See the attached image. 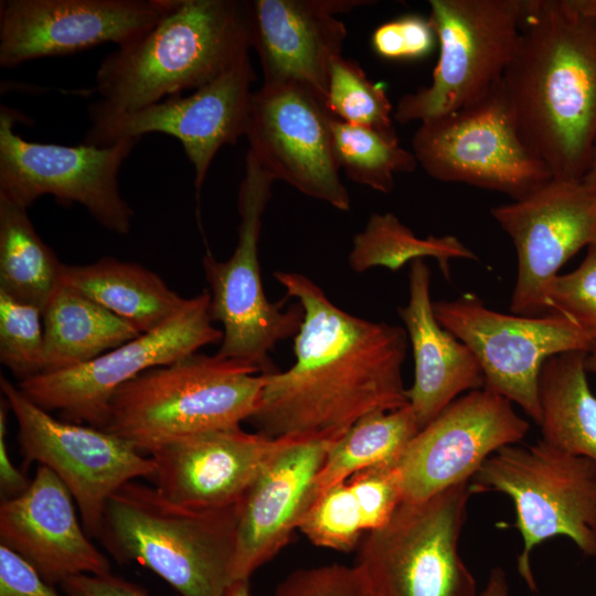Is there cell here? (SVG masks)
<instances>
[{"label": "cell", "instance_id": "obj_19", "mask_svg": "<svg viewBox=\"0 0 596 596\" xmlns=\"http://www.w3.org/2000/svg\"><path fill=\"white\" fill-rule=\"evenodd\" d=\"M170 4L171 0H2L0 66L110 42L125 46L152 29Z\"/></svg>", "mask_w": 596, "mask_h": 596}, {"label": "cell", "instance_id": "obj_28", "mask_svg": "<svg viewBox=\"0 0 596 596\" xmlns=\"http://www.w3.org/2000/svg\"><path fill=\"white\" fill-rule=\"evenodd\" d=\"M62 266L28 209L0 196V290L44 311L61 285Z\"/></svg>", "mask_w": 596, "mask_h": 596}, {"label": "cell", "instance_id": "obj_44", "mask_svg": "<svg viewBox=\"0 0 596 596\" xmlns=\"http://www.w3.org/2000/svg\"><path fill=\"white\" fill-rule=\"evenodd\" d=\"M583 179L588 182L596 183V152Z\"/></svg>", "mask_w": 596, "mask_h": 596}, {"label": "cell", "instance_id": "obj_2", "mask_svg": "<svg viewBox=\"0 0 596 596\" xmlns=\"http://www.w3.org/2000/svg\"><path fill=\"white\" fill-rule=\"evenodd\" d=\"M503 84L552 178L583 179L596 152V0H528Z\"/></svg>", "mask_w": 596, "mask_h": 596}, {"label": "cell", "instance_id": "obj_12", "mask_svg": "<svg viewBox=\"0 0 596 596\" xmlns=\"http://www.w3.org/2000/svg\"><path fill=\"white\" fill-rule=\"evenodd\" d=\"M223 330L211 317L207 290L157 329L142 333L96 359L58 372L42 373L18 382L35 405L61 419L105 429L116 391L150 369L177 362L199 349L221 343Z\"/></svg>", "mask_w": 596, "mask_h": 596}, {"label": "cell", "instance_id": "obj_15", "mask_svg": "<svg viewBox=\"0 0 596 596\" xmlns=\"http://www.w3.org/2000/svg\"><path fill=\"white\" fill-rule=\"evenodd\" d=\"M491 214L517 252L510 311L547 312L551 280L578 251L596 244V183L552 178L526 196L492 207Z\"/></svg>", "mask_w": 596, "mask_h": 596}, {"label": "cell", "instance_id": "obj_36", "mask_svg": "<svg viewBox=\"0 0 596 596\" xmlns=\"http://www.w3.org/2000/svg\"><path fill=\"white\" fill-rule=\"evenodd\" d=\"M275 596H377L353 566L329 564L289 574Z\"/></svg>", "mask_w": 596, "mask_h": 596}, {"label": "cell", "instance_id": "obj_30", "mask_svg": "<svg viewBox=\"0 0 596 596\" xmlns=\"http://www.w3.org/2000/svg\"><path fill=\"white\" fill-rule=\"evenodd\" d=\"M424 257L437 259L447 279H450V259H478L476 253L456 236L428 235L421 238L397 216L387 212L371 215L364 230L354 236L348 262L356 273L373 267L397 272L408 262Z\"/></svg>", "mask_w": 596, "mask_h": 596}, {"label": "cell", "instance_id": "obj_14", "mask_svg": "<svg viewBox=\"0 0 596 596\" xmlns=\"http://www.w3.org/2000/svg\"><path fill=\"white\" fill-rule=\"evenodd\" d=\"M0 387L17 419L25 461L45 466L60 478L76 503L86 533L98 539L110 497L129 481L151 479L152 458L110 432L55 418L3 375Z\"/></svg>", "mask_w": 596, "mask_h": 596}, {"label": "cell", "instance_id": "obj_24", "mask_svg": "<svg viewBox=\"0 0 596 596\" xmlns=\"http://www.w3.org/2000/svg\"><path fill=\"white\" fill-rule=\"evenodd\" d=\"M398 313L415 362L408 405L422 429L459 394L482 389L485 377L471 350L437 321L430 299V272L423 259L411 263L409 299Z\"/></svg>", "mask_w": 596, "mask_h": 596}, {"label": "cell", "instance_id": "obj_11", "mask_svg": "<svg viewBox=\"0 0 596 596\" xmlns=\"http://www.w3.org/2000/svg\"><path fill=\"white\" fill-rule=\"evenodd\" d=\"M18 118L1 105L0 196L28 209L50 194L66 206L81 204L103 227L127 235L134 210L120 194L118 175L139 139L102 147L34 142L14 131Z\"/></svg>", "mask_w": 596, "mask_h": 596}, {"label": "cell", "instance_id": "obj_38", "mask_svg": "<svg viewBox=\"0 0 596 596\" xmlns=\"http://www.w3.org/2000/svg\"><path fill=\"white\" fill-rule=\"evenodd\" d=\"M436 42L437 36L429 20L417 14L387 21L376 28L372 35L374 52L386 60L424 58L434 50Z\"/></svg>", "mask_w": 596, "mask_h": 596}, {"label": "cell", "instance_id": "obj_39", "mask_svg": "<svg viewBox=\"0 0 596 596\" xmlns=\"http://www.w3.org/2000/svg\"><path fill=\"white\" fill-rule=\"evenodd\" d=\"M0 596H62L23 557L0 544Z\"/></svg>", "mask_w": 596, "mask_h": 596}, {"label": "cell", "instance_id": "obj_8", "mask_svg": "<svg viewBox=\"0 0 596 596\" xmlns=\"http://www.w3.org/2000/svg\"><path fill=\"white\" fill-rule=\"evenodd\" d=\"M429 8L439 57L430 84L398 100L400 124L450 114L499 84L517 53L528 0H430Z\"/></svg>", "mask_w": 596, "mask_h": 596}, {"label": "cell", "instance_id": "obj_9", "mask_svg": "<svg viewBox=\"0 0 596 596\" xmlns=\"http://www.w3.org/2000/svg\"><path fill=\"white\" fill-rule=\"evenodd\" d=\"M276 180L247 151L245 171L237 196L238 240L231 257H203L211 294V317L223 326L217 355L259 368L277 370L268 353L276 343L295 337L304 320L302 307L283 309L284 300L270 302L264 291L258 262L262 217Z\"/></svg>", "mask_w": 596, "mask_h": 596}, {"label": "cell", "instance_id": "obj_10", "mask_svg": "<svg viewBox=\"0 0 596 596\" xmlns=\"http://www.w3.org/2000/svg\"><path fill=\"white\" fill-rule=\"evenodd\" d=\"M412 152L425 172L520 200L552 174L519 131L503 79L475 103L422 121Z\"/></svg>", "mask_w": 596, "mask_h": 596}, {"label": "cell", "instance_id": "obj_17", "mask_svg": "<svg viewBox=\"0 0 596 596\" xmlns=\"http://www.w3.org/2000/svg\"><path fill=\"white\" fill-rule=\"evenodd\" d=\"M331 117L304 88L263 84L252 95L245 136L248 152L275 180L348 211L350 195L339 175Z\"/></svg>", "mask_w": 596, "mask_h": 596}, {"label": "cell", "instance_id": "obj_22", "mask_svg": "<svg viewBox=\"0 0 596 596\" xmlns=\"http://www.w3.org/2000/svg\"><path fill=\"white\" fill-rule=\"evenodd\" d=\"M74 502L60 478L38 465L28 489L0 504V544L52 585L81 574L111 572L109 560L78 521Z\"/></svg>", "mask_w": 596, "mask_h": 596}, {"label": "cell", "instance_id": "obj_41", "mask_svg": "<svg viewBox=\"0 0 596 596\" xmlns=\"http://www.w3.org/2000/svg\"><path fill=\"white\" fill-rule=\"evenodd\" d=\"M9 405L2 397L0 404V488L4 499L23 493L30 481L12 462L7 446V417Z\"/></svg>", "mask_w": 596, "mask_h": 596}, {"label": "cell", "instance_id": "obj_37", "mask_svg": "<svg viewBox=\"0 0 596 596\" xmlns=\"http://www.w3.org/2000/svg\"><path fill=\"white\" fill-rule=\"evenodd\" d=\"M348 482L360 504L366 533L384 525L402 502L395 464L356 472Z\"/></svg>", "mask_w": 596, "mask_h": 596}, {"label": "cell", "instance_id": "obj_7", "mask_svg": "<svg viewBox=\"0 0 596 596\" xmlns=\"http://www.w3.org/2000/svg\"><path fill=\"white\" fill-rule=\"evenodd\" d=\"M471 493L465 481L423 501H402L363 536L354 566L377 596H476L458 551Z\"/></svg>", "mask_w": 596, "mask_h": 596}, {"label": "cell", "instance_id": "obj_29", "mask_svg": "<svg viewBox=\"0 0 596 596\" xmlns=\"http://www.w3.org/2000/svg\"><path fill=\"white\" fill-rule=\"evenodd\" d=\"M419 430L409 405L360 418L330 443L317 476V496L356 472L396 464Z\"/></svg>", "mask_w": 596, "mask_h": 596}, {"label": "cell", "instance_id": "obj_23", "mask_svg": "<svg viewBox=\"0 0 596 596\" xmlns=\"http://www.w3.org/2000/svg\"><path fill=\"white\" fill-rule=\"evenodd\" d=\"M331 441L291 439L255 479L241 501L233 581L249 579L299 529Z\"/></svg>", "mask_w": 596, "mask_h": 596}, {"label": "cell", "instance_id": "obj_43", "mask_svg": "<svg viewBox=\"0 0 596 596\" xmlns=\"http://www.w3.org/2000/svg\"><path fill=\"white\" fill-rule=\"evenodd\" d=\"M249 579H234L232 581L223 596H254L249 589Z\"/></svg>", "mask_w": 596, "mask_h": 596}, {"label": "cell", "instance_id": "obj_35", "mask_svg": "<svg viewBox=\"0 0 596 596\" xmlns=\"http://www.w3.org/2000/svg\"><path fill=\"white\" fill-rule=\"evenodd\" d=\"M545 298L547 311L566 315L596 342V244L577 268L551 280Z\"/></svg>", "mask_w": 596, "mask_h": 596}, {"label": "cell", "instance_id": "obj_26", "mask_svg": "<svg viewBox=\"0 0 596 596\" xmlns=\"http://www.w3.org/2000/svg\"><path fill=\"white\" fill-rule=\"evenodd\" d=\"M44 372L87 363L141 333L129 322L62 284L43 311Z\"/></svg>", "mask_w": 596, "mask_h": 596}, {"label": "cell", "instance_id": "obj_5", "mask_svg": "<svg viewBox=\"0 0 596 596\" xmlns=\"http://www.w3.org/2000/svg\"><path fill=\"white\" fill-rule=\"evenodd\" d=\"M264 383L255 365L194 353L120 386L105 430L149 456L175 439L248 421Z\"/></svg>", "mask_w": 596, "mask_h": 596}, {"label": "cell", "instance_id": "obj_18", "mask_svg": "<svg viewBox=\"0 0 596 596\" xmlns=\"http://www.w3.org/2000/svg\"><path fill=\"white\" fill-rule=\"evenodd\" d=\"M255 73L249 54L188 96L174 95L141 109L92 123L83 143L108 146L160 132L178 139L200 191L217 151L245 136Z\"/></svg>", "mask_w": 596, "mask_h": 596}, {"label": "cell", "instance_id": "obj_33", "mask_svg": "<svg viewBox=\"0 0 596 596\" xmlns=\"http://www.w3.org/2000/svg\"><path fill=\"white\" fill-rule=\"evenodd\" d=\"M0 361L19 382L44 372L43 311L1 290Z\"/></svg>", "mask_w": 596, "mask_h": 596}, {"label": "cell", "instance_id": "obj_25", "mask_svg": "<svg viewBox=\"0 0 596 596\" xmlns=\"http://www.w3.org/2000/svg\"><path fill=\"white\" fill-rule=\"evenodd\" d=\"M61 284L132 324L141 334L179 315L190 302L145 266L107 256L85 265L63 264Z\"/></svg>", "mask_w": 596, "mask_h": 596}, {"label": "cell", "instance_id": "obj_31", "mask_svg": "<svg viewBox=\"0 0 596 596\" xmlns=\"http://www.w3.org/2000/svg\"><path fill=\"white\" fill-rule=\"evenodd\" d=\"M330 131L339 168L353 182L375 191L390 193L394 175L413 172L418 164L414 153L398 143L397 136L333 117Z\"/></svg>", "mask_w": 596, "mask_h": 596}, {"label": "cell", "instance_id": "obj_42", "mask_svg": "<svg viewBox=\"0 0 596 596\" xmlns=\"http://www.w3.org/2000/svg\"><path fill=\"white\" fill-rule=\"evenodd\" d=\"M480 596H509V587L505 573L502 568L492 570L487 586Z\"/></svg>", "mask_w": 596, "mask_h": 596}, {"label": "cell", "instance_id": "obj_34", "mask_svg": "<svg viewBox=\"0 0 596 596\" xmlns=\"http://www.w3.org/2000/svg\"><path fill=\"white\" fill-rule=\"evenodd\" d=\"M299 530L317 546L340 552L359 546L366 531L360 504L348 480L315 498Z\"/></svg>", "mask_w": 596, "mask_h": 596}, {"label": "cell", "instance_id": "obj_16", "mask_svg": "<svg viewBox=\"0 0 596 596\" xmlns=\"http://www.w3.org/2000/svg\"><path fill=\"white\" fill-rule=\"evenodd\" d=\"M530 429L512 403L485 387L456 398L408 443L395 464L402 501H423L469 481L500 448Z\"/></svg>", "mask_w": 596, "mask_h": 596}, {"label": "cell", "instance_id": "obj_6", "mask_svg": "<svg viewBox=\"0 0 596 596\" xmlns=\"http://www.w3.org/2000/svg\"><path fill=\"white\" fill-rule=\"evenodd\" d=\"M471 492L498 491L511 498L523 550L518 572L532 592V550L543 541L566 536L587 556H596V461L561 450L545 440L508 445L481 465Z\"/></svg>", "mask_w": 596, "mask_h": 596}, {"label": "cell", "instance_id": "obj_40", "mask_svg": "<svg viewBox=\"0 0 596 596\" xmlns=\"http://www.w3.org/2000/svg\"><path fill=\"white\" fill-rule=\"evenodd\" d=\"M67 596H150L141 587L114 574H81L62 585Z\"/></svg>", "mask_w": 596, "mask_h": 596}, {"label": "cell", "instance_id": "obj_32", "mask_svg": "<svg viewBox=\"0 0 596 596\" xmlns=\"http://www.w3.org/2000/svg\"><path fill=\"white\" fill-rule=\"evenodd\" d=\"M324 107L341 121L397 136L393 107L383 86L372 82L356 62L342 55L330 66Z\"/></svg>", "mask_w": 596, "mask_h": 596}, {"label": "cell", "instance_id": "obj_1", "mask_svg": "<svg viewBox=\"0 0 596 596\" xmlns=\"http://www.w3.org/2000/svg\"><path fill=\"white\" fill-rule=\"evenodd\" d=\"M276 280L304 310L294 337L295 364L263 373L248 422L269 438L334 440L360 418L408 405L402 379L407 332L337 307L309 277L276 270Z\"/></svg>", "mask_w": 596, "mask_h": 596}, {"label": "cell", "instance_id": "obj_3", "mask_svg": "<svg viewBox=\"0 0 596 596\" xmlns=\"http://www.w3.org/2000/svg\"><path fill=\"white\" fill-rule=\"evenodd\" d=\"M248 1L171 0L158 23L98 65L91 123L214 81L249 54Z\"/></svg>", "mask_w": 596, "mask_h": 596}, {"label": "cell", "instance_id": "obj_21", "mask_svg": "<svg viewBox=\"0 0 596 596\" xmlns=\"http://www.w3.org/2000/svg\"><path fill=\"white\" fill-rule=\"evenodd\" d=\"M366 0L248 1L251 43L264 84L294 85L323 105L332 62L341 56L347 36L337 13L350 12Z\"/></svg>", "mask_w": 596, "mask_h": 596}, {"label": "cell", "instance_id": "obj_13", "mask_svg": "<svg viewBox=\"0 0 596 596\" xmlns=\"http://www.w3.org/2000/svg\"><path fill=\"white\" fill-rule=\"evenodd\" d=\"M439 324L464 342L478 360L483 387L517 403L540 425L539 377L551 356L590 352L592 340L558 311L539 316L507 315L487 308L473 295L433 302Z\"/></svg>", "mask_w": 596, "mask_h": 596}, {"label": "cell", "instance_id": "obj_45", "mask_svg": "<svg viewBox=\"0 0 596 596\" xmlns=\"http://www.w3.org/2000/svg\"><path fill=\"white\" fill-rule=\"evenodd\" d=\"M586 370L596 373V348L587 354Z\"/></svg>", "mask_w": 596, "mask_h": 596}, {"label": "cell", "instance_id": "obj_27", "mask_svg": "<svg viewBox=\"0 0 596 596\" xmlns=\"http://www.w3.org/2000/svg\"><path fill=\"white\" fill-rule=\"evenodd\" d=\"M589 352L568 351L549 358L539 377L543 440L596 461V394L587 382Z\"/></svg>", "mask_w": 596, "mask_h": 596}, {"label": "cell", "instance_id": "obj_4", "mask_svg": "<svg viewBox=\"0 0 596 596\" xmlns=\"http://www.w3.org/2000/svg\"><path fill=\"white\" fill-rule=\"evenodd\" d=\"M240 507L190 508L134 480L108 500L98 539L118 562L149 568L180 596H223L233 581Z\"/></svg>", "mask_w": 596, "mask_h": 596}, {"label": "cell", "instance_id": "obj_20", "mask_svg": "<svg viewBox=\"0 0 596 596\" xmlns=\"http://www.w3.org/2000/svg\"><path fill=\"white\" fill-rule=\"evenodd\" d=\"M291 439L247 433L240 425L189 435L149 455L155 462L151 479L160 493L185 507L235 505Z\"/></svg>", "mask_w": 596, "mask_h": 596}]
</instances>
